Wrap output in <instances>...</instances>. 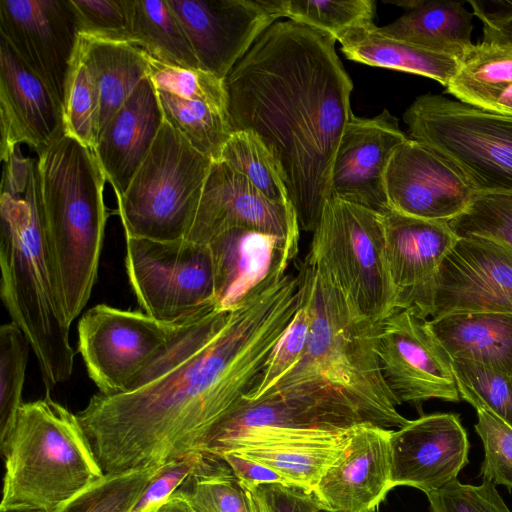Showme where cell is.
<instances>
[{"label":"cell","instance_id":"cell-1","mask_svg":"<svg viewBox=\"0 0 512 512\" xmlns=\"http://www.w3.org/2000/svg\"><path fill=\"white\" fill-rule=\"evenodd\" d=\"M287 269L276 265L235 307L193 317L127 392L90 398L77 416L105 474L203 453L300 306L299 277Z\"/></svg>","mask_w":512,"mask_h":512},{"label":"cell","instance_id":"cell-2","mask_svg":"<svg viewBox=\"0 0 512 512\" xmlns=\"http://www.w3.org/2000/svg\"><path fill=\"white\" fill-rule=\"evenodd\" d=\"M330 34L276 21L224 80L232 132L256 135L273 156L300 230L313 232L353 116V83Z\"/></svg>","mask_w":512,"mask_h":512},{"label":"cell","instance_id":"cell-3","mask_svg":"<svg viewBox=\"0 0 512 512\" xmlns=\"http://www.w3.org/2000/svg\"><path fill=\"white\" fill-rule=\"evenodd\" d=\"M297 275L311 319L308 343L298 363L260 398L298 399L363 423L404 426L409 420L397 410L375 349L378 323L308 253Z\"/></svg>","mask_w":512,"mask_h":512},{"label":"cell","instance_id":"cell-4","mask_svg":"<svg viewBox=\"0 0 512 512\" xmlns=\"http://www.w3.org/2000/svg\"><path fill=\"white\" fill-rule=\"evenodd\" d=\"M2 164L0 295L11 322L28 340L49 392L71 377L75 353L71 323L42 241L38 157L23 156L17 146Z\"/></svg>","mask_w":512,"mask_h":512},{"label":"cell","instance_id":"cell-5","mask_svg":"<svg viewBox=\"0 0 512 512\" xmlns=\"http://www.w3.org/2000/svg\"><path fill=\"white\" fill-rule=\"evenodd\" d=\"M38 157L45 253L68 321L87 305L95 285L108 211L106 177L93 150L64 134Z\"/></svg>","mask_w":512,"mask_h":512},{"label":"cell","instance_id":"cell-6","mask_svg":"<svg viewBox=\"0 0 512 512\" xmlns=\"http://www.w3.org/2000/svg\"><path fill=\"white\" fill-rule=\"evenodd\" d=\"M0 447L1 512H60L105 476L77 414L48 393L23 403Z\"/></svg>","mask_w":512,"mask_h":512},{"label":"cell","instance_id":"cell-7","mask_svg":"<svg viewBox=\"0 0 512 512\" xmlns=\"http://www.w3.org/2000/svg\"><path fill=\"white\" fill-rule=\"evenodd\" d=\"M212 161L165 120L128 188L116 197L125 235L185 239Z\"/></svg>","mask_w":512,"mask_h":512},{"label":"cell","instance_id":"cell-8","mask_svg":"<svg viewBox=\"0 0 512 512\" xmlns=\"http://www.w3.org/2000/svg\"><path fill=\"white\" fill-rule=\"evenodd\" d=\"M403 120L410 139L455 164L479 192H512V117L425 94Z\"/></svg>","mask_w":512,"mask_h":512},{"label":"cell","instance_id":"cell-9","mask_svg":"<svg viewBox=\"0 0 512 512\" xmlns=\"http://www.w3.org/2000/svg\"><path fill=\"white\" fill-rule=\"evenodd\" d=\"M312 233L308 254L325 266L366 317L379 323L395 312L379 212L331 197Z\"/></svg>","mask_w":512,"mask_h":512},{"label":"cell","instance_id":"cell-10","mask_svg":"<svg viewBox=\"0 0 512 512\" xmlns=\"http://www.w3.org/2000/svg\"><path fill=\"white\" fill-rule=\"evenodd\" d=\"M125 269L140 308L157 320L178 322L218 305L208 245L125 235Z\"/></svg>","mask_w":512,"mask_h":512},{"label":"cell","instance_id":"cell-11","mask_svg":"<svg viewBox=\"0 0 512 512\" xmlns=\"http://www.w3.org/2000/svg\"><path fill=\"white\" fill-rule=\"evenodd\" d=\"M193 317L164 322L107 304L87 310L77 326L78 351L98 392L114 395L133 388Z\"/></svg>","mask_w":512,"mask_h":512},{"label":"cell","instance_id":"cell-12","mask_svg":"<svg viewBox=\"0 0 512 512\" xmlns=\"http://www.w3.org/2000/svg\"><path fill=\"white\" fill-rule=\"evenodd\" d=\"M375 349L386 383L401 405L420 410L423 402H459L452 358L432 331L429 320L398 310L376 326Z\"/></svg>","mask_w":512,"mask_h":512},{"label":"cell","instance_id":"cell-13","mask_svg":"<svg viewBox=\"0 0 512 512\" xmlns=\"http://www.w3.org/2000/svg\"><path fill=\"white\" fill-rule=\"evenodd\" d=\"M0 36L63 108L79 38L70 0H0Z\"/></svg>","mask_w":512,"mask_h":512},{"label":"cell","instance_id":"cell-14","mask_svg":"<svg viewBox=\"0 0 512 512\" xmlns=\"http://www.w3.org/2000/svg\"><path fill=\"white\" fill-rule=\"evenodd\" d=\"M244 228L299 243L290 203L272 201L222 160L212 161L186 240L208 245L226 231Z\"/></svg>","mask_w":512,"mask_h":512},{"label":"cell","instance_id":"cell-15","mask_svg":"<svg viewBox=\"0 0 512 512\" xmlns=\"http://www.w3.org/2000/svg\"><path fill=\"white\" fill-rule=\"evenodd\" d=\"M482 312L512 314V248L457 238L439 267L431 317Z\"/></svg>","mask_w":512,"mask_h":512},{"label":"cell","instance_id":"cell-16","mask_svg":"<svg viewBox=\"0 0 512 512\" xmlns=\"http://www.w3.org/2000/svg\"><path fill=\"white\" fill-rule=\"evenodd\" d=\"M384 190L388 208L445 222L462 213L479 192L455 164L409 137L388 163Z\"/></svg>","mask_w":512,"mask_h":512},{"label":"cell","instance_id":"cell-17","mask_svg":"<svg viewBox=\"0 0 512 512\" xmlns=\"http://www.w3.org/2000/svg\"><path fill=\"white\" fill-rule=\"evenodd\" d=\"M201 68L225 80L279 18L270 0H167Z\"/></svg>","mask_w":512,"mask_h":512},{"label":"cell","instance_id":"cell-18","mask_svg":"<svg viewBox=\"0 0 512 512\" xmlns=\"http://www.w3.org/2000/svg\"><path fill=\"white\" fill-rule=\"evenodd\" d=\"M380 214L395 311L428 318L433 311L439 267L457 237L445 221L421 219L390 208Z\"/></svg>","mask_w":512,"mask_h":512},{"label":"cell","instance_id":"cell-19","mask_svg":"<svg viewBox=\"0 0 512 512\" xmlns=\"http://www.w3.org/2000/svg\"><path fill=\"white\" fill-rule=\"evenodd\" d=\"M391 484L426 495L456 480L469 463V440L455 413H434L409 420L392 431Z\"/></svg>","mask_w":512,"mask_h":512},{"label":"cell","instance_id":"cell-20","mask_svg":"<svg viewBox=\"0 0 512 512\" xmlns=\"http://www.w3.org/2000/svg\"><path fill=\"white\" fill-rule=\"evenodd\" d=\"M350 430L329 432L259 426L238 432L205 454L219 458L226 452L235 453L273 470L290 486L313 493L343 453Z\"/></svg>","mask_w":512,"mask_h":512},{"label":"cell","instance_id":"cell-21","mask_svg":"<svg viewBox=\"0 0 512 512\" xmlns=\"http://www.w3.org/2000/svg\"><path fill=\"white\" fill-rule=\"evenodd\" d=\"M407 139L398 119L386 109L372 118L353 114L334 158L329 198L384 212V174L394 151Z\"/></svg>","mask_w":512,"mask_h":512},{"label":"cell","instance_id":"cell-22","mask_svg":"<svg viewBox=\"0 0 512 512\" xmlns=\"http://www.w3.org/2000/svg\"><path fill=\"white\" fill-rule=\"evenodd\" d=\"M392 431L371 423L350 430L343 453L313 491L322 511L374 512L393 489Z\"/></svg>","mask_w":512,"mask_h":512},{"label":"cell","instance_id":"cell-23","mask_svg":"<svg viewBox=\"0 0 512 512\" xmlns=\"http://www.w3.org/2000/svg\"><path fill=\"white\" fill-rule=\"evenodd\" d=\"M1 160L20 144L41 153L64 135L63 108L0 36Z\"/></svg>","mask_w":512,"mask_h":512},{"label":"cell","instance_id":"cell-24","mask_svg":"<svg viewBox=\"0 0 512 512\" xmlns=\"http://www.w3.org/2000/svg\"><path fill=\"white\" fill-rule=\"evenodd\" d=\"M164 121L157 90L146 77L99 134L94 153L116 197L128 188Z\"/></svg>","mask_w":512,"mask_h":512},{"label":"cell","instance_id":"cell-25","mask_svg":"<svg viewBox=\"0 0 512 512\" xmlns=\"http://www.w3.org/2000/svg\"><path fill=\"white\" fill-rule=\"evenodd\" d=\"M216 274V298L223 309L238 305L281 261H293L299 243L255 230L236 228L208 244Z\"/></svg>","mask_w":512,"mask_h":512},{"label":"cell","instance_id":"cell-26","mask_svg":"<svg viewBox=\"0 0 512 512\" xmlns=\"http://www.w3.org/2000/svg\"><path fill=\"white\" fill-rule=\"evenodd\" d=\"M408 12L377 27L381 35L462 59L473 47V14L454 1H404Z\"/></svg>","mask_w":512,"mask_h":512},{"label":"cell","instance_id":"cell-27","mask_svg":"<svg viewBox=\"0 0 512 512\" xmlns=\"http://www.w3.org/2000/svg\"><path fill=\"white\" fill-rule=\"evenodd\" d=\"M77 51L99 92L100 134L138 84L148 77L150 57L130 42L83 34H79Z\"/></svg>","mask_w":512,"mask_h":512},{"label":"cell","instance_id":"cell-28","mask_svg":"<svg viewBox=\"0 0 512 512\" xmlns=\"http://www.w3.org/2000/svg\"><path fill=\"white\" fill-rule=\"evenodd\" d=\"M429 325L452 360L476 361L512 376V314L456 313Z\"/></svg>","mask_w":512,"mask_h":512},{"label":"cell","instance_id":"cell-29","mask_svg":"<svg viewBox=\"0 0 512 512\" xmlns=\"http://www.w3.org/2000/svg\"><path fill=\"white\" fill-rule=\"evenodd\" d=\"M445 88L462 103L512 117V48L484 40L474 44Z\"/></svg>","mask_w":512,"mask_h":512},{"label":"cell","instance_id":"cell-30","mask_svg":"<svg viewBox=\"0 0 512 512\" xmlns=\"http://www.w3.org/2000/svg\"><path fill=\"white\" fill-rule=\"evenodd\" d=\"M375 24L348 32L339 42L347 59L381 68L416 74L447 86L461 60L449 54L385 37Z\"/></svg>","mask_w":512,"mask_h":512},{"label":"cell","instance_id":"cell-31","mask_svg":"<svg viewBox=\"0 0 512 512\" xmlns=\"http://www.w3.org/2000/svg\"><path fill=\"white\" fill-rule=\"evenodd\" d=\"M130 43L162 64L202 69L167 0H132Z\"/></svg>","mask_w":512,"mask_h":512},{"label":"cell","instance_id":"cell-32","mask_svg":"<svg viewBox=\"0 0 512 512\" xmlns=\"http://www.w3.org/2000/svg\"><path fill=\"white\" fill-rule=\"evenodd\" d=\"M157 95L164 119L201 154L213 161L220 160L232 134L227 111L163 91L157 90Z\"/></svg>","mask_w":512,"mask_h":512},{"label":"cell","instance_id":"cell-33","mask_svg":"<svg viewBox=\"0 0 512 512\" xmlns=\"http://www.w3.org/2000/svg\"><path fill=\"white\" fill-rule=\"evenodd\" d=\"M197 512H260L227 463L205 454L181 486Z\"/></svg>","mask_w":512,"mask_h":512},{"label":"cell","instance_id":"cell-34","mask_svg":"<svg viewBox=\"0 0 512 512\" xmlns=\"http://www.w3.org/2000/svg\"><path fill=\"white\" fill-rule=\"evenodd\" d=\"M270 4L279 18L326 32L337 41L354 29L374 24L372 0H270Z\"/></svg>","mask_w":512,"mask_h":512},{"label":"cell","instance_id":"cell-35","mask_svg":"<svg viewBox=\"0 0 512 512\" xmlns=\"http://www.w3.org/2000/svg\"><path fill=\"white\" fill-rule=\"evenodd\" d=\"M220 160L243 174L270 200L290 203L286 186L273 156L253 133L232 132Z\"/></svg>","mask_w":512,"mask_h":512},{"label":"cell","instance_id":"cell-36","mask_svg":"<svg viewBox=\"0 0 512 512\" xmlns=\"http://www.w3.org/2000/svg\"><path fill=\"white\" fill-rule=\"evenodd\" d=\"M99 92L76 47L63 102L64 134L94 151L99 136Z\"/></svg>","mask_w":512,"mask_h":512},{"label":"cell","instance_id":"cell-37","mask_svg":"<svg viewBox=\"0 0 512 512\" xmlns=\"http://www.w3.org/2000/svg\"><path fill=\"white\" fill-rule=\"evenodd\" d=\"M452 368L461 399L512 427V376L467 359H453Z\"/></svg>","mask_w":512,"mask_h":512},{"label":"cell","instance_id":"cell-38","mask_svg":"<svg viewBox=\"0 0 512 512\" xmlns=\"http://www.w3.org/2000/svg\"><path fill=\"white\" fill-rule=\"evenodd\" d=\"M448 225L457 238L481 237L512 248V192H478Z\"/></svg>","mask_w":512,"mask_h":512},{"label":"cell","instance_id":"cell-39","mask_svg":"<svg viewBox=\"0 0 512 512\" xmlns=\"http://www.w3.org/2000/svg\"><path fill=\"white\" fill-rule=\"evenodd\" d=\"M29 342L12 322L0 327V442L11 430L23 405Z\"/></svg>","mask_w":512,"mask_h":512},{"label":"cell","instance_id":"cell-40","mask_svg":"<svg viewBox=\"0 0 512 512\" xmlns=\"http://www.w3.org/2000/svg\"><path fill=\"white\" fill-rule=\"evenodd\" d=\"M161 466L105 474L60 512H131Z\"/></svg>","mask_w":512,"mask_h":512},{"label":"cell","instance_id":"cell-41","mask_svg":"<svg viewBox=\"0 0 512 512\" xmlns=\"http://www.w3.org/2000/svg\"><path fill=\"white\" fill-rule=\"evenodd\" d=\"M310 323L309 309L301 291L298 310L268 356L256 384L243 399L253 401L260 398L298 363L308 343Z\"/></svg>","mask_w":512,"mask_h":512},{"label":"cell","instance_id":"cell-42","mask_svg":"<svg viewBox=\"0 0 512 512\" xmlns=\"http://www.w3.org/2000/svg\"><path fill=\"white\" fill-rule=\"evenodd\" d=\"M148 77L158 91L187 100L203 101L227 111L224 80L208 71L169 66L150 57Z\"/></svg>","mask_w":512,"mask_h":512},{"label":"cell","instance_id":"cell-43","mask_svg":"<svg viewBox=\"0 0 512 512\" xmlns=\"http://www.w3.org/2000/svg\"><path fill=\"white\" fill-rule=\"evenodd\" d=\"M476 412L474 428L484 447L480 475L483 480L512 490V427L489 410Z\"/></svg>","mask_w":512,"mask_h":512},{"label":"cell","instance_id":"cell-44","mask_svg":"<svg viewBox=\"0 0 512 512\" xmlns=\"http://www.w3.org/2000/svg\"><path fill=\"white\" fill-rule=\"evenodd\" d=\"M79 34L101 39L131 40L132 0H70Z\"/></svg>","mask_w":512,"mask_h":512},{"label":"cell","instance_id":"cell-45","mask_svg":"<svg viewBox=\"0 0 512 512\" xmlns=\"http://www.w3.org/2000/svg\"><path fill=\"white\" fill-rule=\"evenodd\" d=\"M426 496L430 512H512L496 485L488 480H483L480 485H471L456 479Z\"/></svg>","mask_w":512,"mask_h":512},{"label":"cell","instance_id":"cell-46","mask_svg":"<svg viewBox=\"0 0 512 512\" xmlns=\"http://www.w3.org/2000/svg\"><path fill=\"white\" fill-rule=\"evenodd\" d=\"M203 455L204 453H193L162 465L147 484L131 512H154L185 483Z\"/></svg>","mask_w":512,"mask_h":512},{"label":"cell","instance_id":"cell-47","mask_svg":"<svg viewBox=\"0 0 512 512\" xmlns=\"http://www.w3.org/2000/svg\"><path fill=\"white\" fill-rule=\"evenodd\" d=\"M260 512H321L313 493L295 486L263 484L249 491Z\"/></svg>","mask_w":512,"mask_h":512},{"label":"cell","instance_id":"cell-48","mask_svg":"<svg viewBox=\"0 0 512 512\" xmlns=\"http://www.w3.org/2000/svg\"><path fill=\"white\" fill-rule=\"evenodd\" d=\"M468 3L482 23L483 40L512 48V0Z\"/></svg>","mask_w":512,"mask_h":512},{"label":"cell","instance_id":"cell-49","mask_svg":"<svg viewBox=\"0 0 512 512\" xmlns=\"http://www.w3.org/2000/svg\"><path fill=\"white\" fill-rule=\"evenodd\" d=\"M219 458L227 463L239 484L247 491H252L263 484L277 483L290 486L284 478L273 470L235 453L226 452Z\"/></svg>","mask_w":512,"mask_h":512},{"label":"cell","instance_id":"cell-50","mask_svg":"<svg viewBox=\"0 0 512 512\" xmlns=\"http://www.w3.org/2000/svg\"><path fill=\"white\" fill-rule=\"evenodd\" d=\"M154 512H197L186 490L178 488Z\"/></svg>","mask_w":512,"mask_h":512},{"label":"cell","instance_id":"cell-51","mask_svg":"<svg viewBox=\"0 0 512 512\" xmlns=\"http://www.w3.org/2000/svg\"><path fill=\"white\" fill-rule=\"evenodd\" d=\"M321 512H327V511H321Z\"/></svg>","mask_w":512,"mask_h":512}]
</instances>
